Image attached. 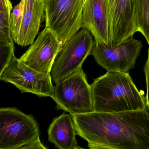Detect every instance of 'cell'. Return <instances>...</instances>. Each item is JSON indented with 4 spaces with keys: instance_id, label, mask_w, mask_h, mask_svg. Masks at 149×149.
<instances>
[{
    "instance_id": "6da1fadb",
    "label": "cell",
    "mask_w": 149,
    "mask_h": 149,
    "mask_svg": "<svg viewBox=\"0 0 149 149\" xmlns=\"http://www.w3.org/2000/svg\"><path fill=\"white\" fill-rule=\"evenodd\" d=\"M76 133L91 149H149V112L71 114Z\"/></svg>"
},
{
    "instance_id": "7a4b0ae2",
    "label": "cell",
    "mask_w": 149,
    "mask_h": 149,
    "mask_svg": "<svg viewBox=\"0 0 149 149\" xmlns=\"http://www.w3.org/2000/svg\"><path fill=\"white\" fill-rule=\"evenodd\" d=\"M94 111L113 112L146 109V97L127 72H107L91 84Z\"/></svg>"
},
{
    "instance_id": "3957f363",
    "label": "cell",
    "mask_w": 149,
    "mask_h": 149,
    "mask_svg": "<svg viewBox=\"0 0 149 149\" xmlns=\"http://www.w3.org/2000/svg\"><path fill=\"white\" fill-rule=\"evenodd\" d=\"M33 116L15 108L0 109V149H46Z\"/></svg>"
},
{
    "instance_id": "277c9868",
    "label": "cell",
    "mask_w": 149,
    "mask_h": 149,
    "mask_svg": "<svg viewBox=\"0 0 149 149\" xmlns=\"http://www.w3.org/2000/svg\"><path fill=\"white\" fill-rule=\"evenodd\" d=\"M52 98L57 109L70 114L94 111L91 85L82 68L56 84Z\"/></svg>"
},
{
    "instance_id": "5b68a950",
    "label": "cell",
    "mask_w": 149,
    "mask_h": 149,
    "mask_svg": "<svg viewBox=\"0 0 149 149\" xmlns=\"http://www.w3.org/2000/svg\"><path fill=\"white\" fill-rule=\"evenodd\" d=\"M46 27L65 44L82 28L84 0H42Z\"/></svg>"
},
{
    "instance_id": "8992f818",
    "label": "cell",
    "mask_w": 149,
    "mask_h": 149,
    "mask_svg": "<svg viewBox=\"0 0 149 149\" xmlns=\"http://www.w3.org/2000/svg\"><path fill=\"white\" fill-rule=\"evenodd\" d=\"M95 44L91 33L83 28L63 44L50 73L56 84L82 68L85 59L91 54Z\"/></svg>"
},
{
    "instance_id": "52a82bcc",
    "label": "cell",
    "mask_w": 149,
    "mask_h": 149,
    "mask_svg": "<svg viewBox=\"0 0 149 149\" xmlns=\"http://www.w3.org/2000/svg\"><path fill=\"white\" fill-rule=\"evenodd\" d=\"M142 47L141 41L130 36L116 46L95 43L91 54L107 72H128L135 67Z\"/></svg>"
},
{
    "instance_id": "ba28073f",
    "label": "cell",
    "mask_w": 149,
    "mask_h": 149,
    "mask_svg": "<svg viewBox=\"0 0 149 149\" xmlns=\"http://www.w3.org/2000/svg\"><path fill=\"white\" fill-rule=\"evenodd\" d=\"M0 79L13 84L22 93L28 92L40 97L53 96L54 86L51 74L37 71L15 56L0 74Z\"/></svg>"
},
{
    "instance_id": "9c48e42d",
    "label": "cell",
    "mask_w": 149,
    "mask_h": 149,
    "mask_svg": "<svg viewBox=\"0 0 149 149\" xmlns=\"http://www.w3.org/2000/svg\"><path fill=\"white\" fill-rule=\"evenodd\" d=\"M63 46L55 35L45 27L19 60L37 71L50 74L55 60Z\"/></svg>"
},
{
    "instance_id": "30bf717a",
    "label": "cell",
    "mask_w": 149,
    "mask_h": 149,
    "mask_svg": "<svg viewBox=\"0 0 149 149\" xmlns=\"http://www.w3.org/2000/svg\"><path fill=\"white\" fill-rule=\"evenodd\" d=\"M106 1L109 14V45L116 46L137 32L135 0Z\"/></svg>"
},
{
    "instance_id": "8fae6325",
    "label": "cell",
    "mask_w": 149,
    "mask_h": 149,
    "mask_svg": "<svg viewBox=\"0 0 149 149\" xmlns=\"http://www.w3.org/2000/svg\"><path fill=\"white\" fill-rule=\"evenodd\" d=\"M82 28L88 30L96 44L109 45V14L106 0H86L84 3Z\"/></svg>"
},
{
    "instance_id": "7c38bea8",
    "label": "cell",
    "mask_w": 149,
    "mask_h": 149,
    "mask_svg": "<svg viewBox=\"0 0 149 149\" xmlns=\"http://www.w3.org/2000/svg\"><path fill=\"white\" fill-rule=\"evenodd\" d=\"M42 0H25L20 31L16 43L26 47L33 43L44 15Z\"/></svg>"
},
{
    "instance_id": "4fadbf2b",
    "label": "cell",
    "mask_w": 149,
    "mask_h": 149,
    "mask_svg": "<svg viewBox=\"0 0 149 149\" xmlns=\"http://www.w3.org/2000/svg\"><path fill=\"white\" fill-rule=\"evenodd\" d=\"M72 115L63 114L54 118L48 130L49 140L60 149H81L76 139Z\"/></svg>"
},
{
    "instance_id": "5bb4252c",
    "label": "cell",
    "mask_w": 149,
    "mask_h": 149,
    "mask_svg": "<svg viewBox=\"0 0 149 149\" xmlns=\"http://www.w3.org/2000/svg\"><path fill=\"white\" fill-rule=\"evenodd\" d=\"M137 32L141 33L149 46V0H135Z\"/></svg>"
},
{
    "instance_id": "9a60e30c",
    "label": "cell",
    "mask_w": 149,
    "mask_h": 149,
    "mask_svg": "<svg viewBox=\"0 0 149 149\" xmlns=\"http://www.w3.org/2000/svg\"><path fill=\"white\" fill-rule=\"evenodd\" d=\"M12 9L10 0H0V43L14 42L10 29Z\"/></svg>"
},
{
    "instance_id": "2e32d148",
    "label": "cell",
    "mask_w": 149,
    "mask_h": 149,
    "mask_svg": "<svg viewBox=\"0 0 149 149\" xmlns=\"http://www.w3.org/2000/svg\"><path fill=\"white\" fill-rule=\"evenodd\" d=\"M25 0H21L20 2L14 7L11 14L10 29L12 38L16 43L18 40L24 13Z\"/></svg>"
},
{
    "instance_id": "e0dca14e",
    "label": "cell",
    "mask_w": 149,
    "mask_h": 149,
    "mask_svg": "<svg viewBox=\"0 0 149 149\" xmlns=\"http://www.w3.org/2000/svg\"><path fill=\"white\" fill-rule=\"evenodd\" d=\"M0 74L10 63L14 55V44L0 43Z\"/></svg>"
},
{
    "instance_id": "ac0fdd59",
    "label": "cell",
    "mask_w": 149,
    "mask_h": 149,
    "mask_svg": "<svg viewBox=\"0 0 149 149\" xmlns=\"http://www.w3.org/2000/svg\"><path fill=\"white\" fill-rule=\"evenodd\" d=\"M144 72L146 80V102L147 109L149 112V49L148 51V57L144 66Z\"/></svg>"
},
{
    "instance_id": "d6986e66",
    "label": "cell",
    "mask_w": 149,
    "mask_h": 149,
    "mask_svg": "<svg viewBox=\"0 0 149 149\" xmlns=\"http://www.w3.org/2000/svg\"><path fill=\"white\" fill-rule=\"evenodd\" d=\"M85 1H86V0H84V2Z\"/></svg>"
}]
</instances>
